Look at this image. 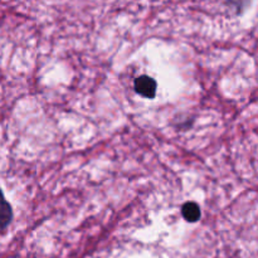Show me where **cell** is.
Masks as SVG:
<instances>
[{"label": "cell", "mask_w": 258, "mask_h": 258, "mask_svg": "<svg viewBox=\"0 0 258 258\" xmlns=\"http://www.w3.org/2000/svg\"><path fill=\"white\" fill-rule=\"evenodd\" d=\"M134 87H135V91L141 97L154 98L156 95L158 85H156V81L154 78L149 77V76H140L135 80Z\"/></svg>", "instance_id": "1"}, {"label": "cell", "mask_w": 258, "mask_h": 258, "mask_svg": "<svg viewBox=\"0 0 258 258\" xmlns=\"http://www.w3.org/2000/svg\"><path fill=\"white\" fill-rule=\"evenodd\" d=\"M13 219V209L7 199L4 198V194L0 190V233L4 232L9 227Z\"/></svg>", "instance_id": "2"}, {"label": "cell", "mask_w": 258, "mask_h": 258, "mask_svg": "<svg viewBox=\"0 0 258 258\" xmlns=\"http://www.w3.org/2000/svg\"><path fill=\"white\" fill-rule=\"evenodd\" d=\"M181 214H183V218L185 219L189 223H196L201 219V208L198 207V204L193 203V202H189L185 203L181 208Z\"/></svg>", "instance_id": "3"}]
</instances>
